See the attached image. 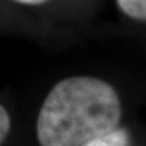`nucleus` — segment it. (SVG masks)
<instances>
[{"mask_svg":"<svg viewBox=\"0 0 146 146\" xmlns=\"http://www.w3.org/2000/svg\"><path fill=\"white\" fill-rule=\"evenodd\" d=\"M116 90L93 77H71L54 86L40 108L36 136L42 146H83L119 125Z\"/></svg>","mask_w":146,"mask_h":146,"instance_id":"1","label":"nucleus"},{"mask_svg":"<svg viewBox=\"0 0 146 146\" xmlns=\"http://www.w3.org/2000/svg\"><path fill=\"white\" fill-rule=\"evenodd\" d=\"M83 146H130V136L125 129L116 128L96 139L88 141Z\"/></svg>","mask_w":146,"mask_h":146,"instance_id":"2","label":"nucleus"},{"mask_svg":"<svg viewBox=\"0 0 146 146\" xmlns=\"http://www.w3.org/2000/svg\"><path fill=\"white\" fill-rule=\"evenodd\" d=\"M121 10L129 17L146 21V0H117Z\"/></svg>","mask_w":146,"mask_h":146,"instance_id":"3","label":"nucleus"},{"mask_svg":"<svg viewBox=\"0 0 146 146\" xmlns=\"http://www.w3.org/2000/svg\"><path fill=\"white\" fill-rule=\"evenodd\" d=\"M10 128H11L10 116H9L6 110L0 105V145L6 139L9 131H10Z\"/></svg>","mask_w":146,"mask_h":146,"instance_id":"4","label":"nucleus"},{"mask_svg":"<svg viewBox=\"0 0 146 146\" xmlns=\"http://www.w3.org/2000/svg\"><path fill=\"white\" fill-rule=\"evenodd\" d=\"M17 3L21 4H27V5H39V4H43L48 0H15Z\"/></svg>","mask_w":146,"mask_h":146,"instance_id":"5","label":"nucleus"}]
</instances>
